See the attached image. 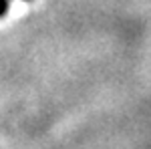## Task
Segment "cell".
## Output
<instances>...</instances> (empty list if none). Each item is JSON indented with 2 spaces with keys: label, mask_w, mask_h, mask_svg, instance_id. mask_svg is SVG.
Segmentation results:
<instances>
[{
  "label": "cell",
  "mask_w": 151,
  "mask_h": 149,
  "mask_svg": "<svg viewBox=\"0 0 151 149\" xmlns=\"http://www.w3.org/2000/svg\"><path fill=\"white\" fill-rule=\"evenodd\" d=\"M8 6H10V0H0V16L8 12Z\"/></svg>",
  "instance_id": "6da1fadb"
}]
</instances>
